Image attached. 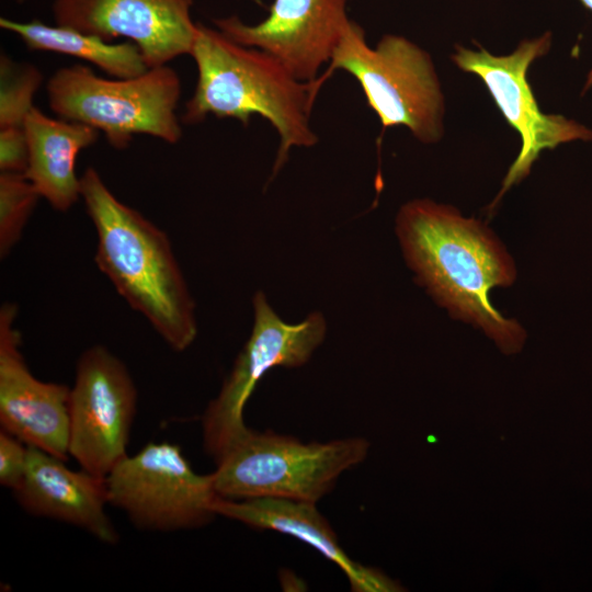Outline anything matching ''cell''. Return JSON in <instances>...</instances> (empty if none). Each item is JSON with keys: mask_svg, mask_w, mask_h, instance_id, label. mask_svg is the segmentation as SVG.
<instances>
[{"mask_svg": "<svg viewBox=\"0 0 592 592\" xmlns=\"http://www.w3.org/2000/svg\"><path fill=\"white\" fill-rule=\"evenodd\" d=\"M397 232L409 265L441 305L481 327L501 350L511 353L522 346L524 330L489 299L493 287L513 282V263L479 221L453 207L415 200L401 207Z\"/></svg>", "mask_w": 592, "mask_h": 592, "instance_id": "1", "label": "cell"}, {"mask_svg": "<svg viewBox=\"0 0 592 592\" xmlns=\"http://www.w3.org/2000/svg\"><path fill=\"white\" fill-rule=\"evenodd\" d=\"M80 180L100 271L172 350H186L197 335L195 305L169 237L119 201L93 167Z\"/></svg>", "mask_w": 592, "mask_h": 592, "instance_id": "2", "label": "cell"}, {"mask_svg": "<svg viewBox=\"0 0 592 592\" xmlns=\"http://www.w3.org/2000/svg\"><path fill=\"white\" fill-rule=\"evenodd\" d=\"M190 55L196 64L197 81L182 122L196 124L215 115L247 125L250 116L261 115L280 136L273 175L287 161L293 147L317 144L310 116L329 79L325 72L312 81L298 80L265 52L240 45L201 23Z\"/></svg>", "mask_w": 592, "mask_h": 592, "instance_id": "3", "label": "cell"}, {"mask_svg": "<svg viewBox=\"0 0 592 592\" xmlns=\"http://www.w3.org/2000/svg\"><path fill=\"white\" fill-rule=\"evenodd\" d=\"M181 91L180 77L168 65L106 79L77 64L59 68L46 83L48 105L58 117L103 132L117 149L137 134L177 144L183 134L177 115Z\"/></svg>", "mask_w": 592, "mask_h": 592, "instance_id": "4", "label": "cell"}, {"mask_svg": "<svg viewBox=\"0 0 592 592\" xmlns=\"http://www.w3.org/2000/svg\"><path fill=\"white\" fill-rule=\"evenodd\" d=\"M368 449L363 437L304 443L249 429L215 462V491L230 500L282 498L316 503L342 473L366 458Z\"/></svg>", "mask_w": 592, "mask_h": 592, "instance_id": "5", "label": "cell"}, {"mask_svg": "<svg viewBox=\"0 0 592 592\" xmlns=\"http://www.w3.org/2000/svg\"><path fill=\"white\" fill-rule=\"evenodd\" d=\"M353 76L384 129L405 126L424 144L443 135L444 98L431 56L399 35H385L371 47L364 30L351 21L326 69Z\"/></svg>", "mask_w": 592, "mask_h": 592, "instance_id": "6", "label": "cell"}, {"mask_svg": "<svg viewBox=\"0 0 592 592\" xmlns=\"http://www.w3.org/2000/svg\"><path fill=\"white\" fill-rule=\"evenodd\" d=\"M109 504L135 527L173 532L201 527L217 516L213 474L194 471L179 445L148 443L126 455L105 477Z\"/></svg>", "mask_w": 592, "mask_h": 592, "instance_id": "7", "label": "cell"}, {"mask_svg": "<svg viewBox=\"0 0 592 592\" xmlns=\"http://www.w3.org/2000/svg\"><path fill=\"white\" fill-rule=\"evenodd\" d=\"M253 309L251 334L202 419L204 448L215 462L248 433L244 407L262 377L274 367L304 365L326 335L322 315L314 312L299 323H288L262 292L254 295Z\"/></svg>", "mask_w": 592, "mask_h": 592, "instance_id": "8", "label": "cell"}, {"mask_svg": "<svg viewBox=\"0 0 592 592\" xmlns=\"http://www.w3.org/2000/svg\"><path fill=\"white\" fill-rule=\"evenodd\" d=\"M138 392L122 360L103 345L82 352L69 398V455L105 478L127 455Z\"/></svg>", "mask_w": 592, "mask_h": 592, "instance_id": "9", "label": "cell"}, {"mask_svg": "<svg viewBox=\"0 0 592 592\" xmlns=\"http://www.w3.org/2000/svg\"><path fill=\"white\" fill-rule=\"evenodd\" d=\"M550 43V33L547 32L540 37L522 41L506 56H494L482 47L473 50L459 46L452 56L458 68L483 81L505 121L521 136L519 156L491 207L513 184L530 173L542 150L577 139L592 140L591 129L561 115L544 114L534 98L527 70L535 59L548 53Z\"/></svg>", "mask_w": 592, "mask_h": 592, "instance_id": "10", "label": "cell"}, {"mask_svg": "<svg viewBox=\"0 0 592 592\" xmlns=\"http://www.w3.org/2000/svg\"><path fill=\"white\" fill-rule=\"evenodd\" d=\"M349 0H274L266 19L249 25L238 16L217 19L234 42L261 49L301 81H312L331 61L351 20Z\"/></svg>", "mask_w": 592, "mask_h": 592, "instance_id": "11", "label": "cell"}, {"mask_svg": "<svg viewBox=\"0 0 592 592\" xmlns=\"http://www.w3.org/2000/svg\"><path fill=\"white\" fill-rule=\"evenodd\" d=\"M194 0H54L57 25L104 41L127 38L136 44L148 68L190 55L197 30Z\"/></svg>", "mask_w": 592, "mask_h": 592, "instance_id": "12", "label": "cell"}, {"mask_svg": "<svg viewBox=\"0 0 592 592\" xmlns=\"http://www.w3.org/2000/svg\"><path fill=\"white\" fill-rule=\"evenodd\" d=\"M18 306L0 309V424L1 429L62 460L69 455L70 387L43 382L30 371L15 327Z\"/></svg>", "mask_w": 592, "mask_h": 592, "instance_id": "13", "label": "cell"}, {"mask_svg": "<svg viewBox=\"0 0 592 592\" xmlns=\"http://www.w3.org/2000/svg\"><path fill=\"white\" fill-rule=\"evenodd\" d=\"M64 462L29 446L24 477L12 490L15 500L32 515L68 523L104 544H117L119 534L105 511V478L83 469L72 470Z\"/></svg>", "mask_w": 592, "mask_h": 592, "instance_id": "14", "label": "cell"}, {"mask_svg": "<svg viewBox=\"0 0 592 592\" xmlns=\"http://www.w3.org/2000/svg\"><path fill=\"white\" fill-rule=\"evenodd\" d=\"M216 515L248 526L293 536L335 563L354 592H398L401 585L384 572L351 559L339 544L337 534L316 503L282 498L230 500L218 497L213 505Z\"/></svg>", "mask_w": 592, "mask_h": 592, "instance_id": "15", "label": "cell"}, {"mask_svg": "<svg viewBox=\"0 0 592 592\" xmlns=\"http://www.w3.org/2000/svg\"><path fill=\"white\" fill-rule=\"evenodd\" d=\"M24 129L29 153L24 174L54 209H70L81 198L77 157L98 140L99 130L79 122L52 118L35 106Z\"/></svg>", "mask_w": 592, "mask_h": 592, "instance_id": "16", "label": "cell"}, {"mask_svg": "<svg viewBox=\"0 0 592 592\" xmlns=\"http://www.w3.org/2000/svg\"><path fill=\"white\" fill-rule=\"evenodd\" d=\"M1 29L14 33L31 50L54 52L86 60L113 78H133L147 67L139 47L133 42H107L81 31L47 25L32 20L19 22L0 18Z\"/></svg>", "mask_w": 592, "mask_h": 592, "instance_id": "17", "label": "cell"}, {"mask_svg": "<svg viewBox=\"0 0 592 592\" xmlns=\"http://www.w3.org/2000/svg\"><path fill=\"white\" fill-rule=\"evenodd\" d=\"M42 82L43 75L36 66L16 62L1 55L0 130L24 129L25 119L34 107V95Z\"/></svg>", "mask_w": 592, "mask_h": 592, "instance_id": "18", "label": "cell"}, {"mask_svg": "<svg viewBox=\"0 0 592 592\" xmlns=\"http://www.w3.org/2000/svg\"><path fill=\"white\" fill-rule=\"evenodd\" d=\"M39 193L21 172H0V255L5 258L22 237Z\"/></svg>", "mask_w": 592, "mask_h": 592, "instance_id": "19", "label": "cell"}, {"mask_svg": "<svg viewBox=\"0 0 592 592\" xmlns=\"http://www.w3.org/2000/svg\"><path fill=\"white\" fill-rule=\"evenodd\" d=\"M29 445L1 429L0 483L14 490L22 481L27 464Z\"/></svg>", "mask_w": 592, "mask_h": 592, "instance_id": "20", "label": "cell"}, {"mask_svg": "<svg viewBox=\"0 0 592 592\" xmlns=\"http://www.w3.org/2000/svg\"><path fill=\"white\" fill-rule=\"evenodd\" d=\"M25 129L0 130V171L24 173L27 167Z\"/></svg>", "mask_w": 592, "mask_h": 592, "instance_id": "21", "label": "cell"}, {"mask_svg": "<svg viewBox=\"0 0 592 592\" xmlns=\"http://www.w3.org/2000/svg\"><path fill=\"white\" fill-rule=\"evenodd\" d=\"M582 2V4L588 8L589 10L592 11V0H580ZM592 87V69L590 70L589 75H588V78H587V82H585V86H584V91L589 88Z\"/></svg>", "mask_w": 592, "mask_h": 592, "instance_id": "22", "label": "cell"}]
</instances>
